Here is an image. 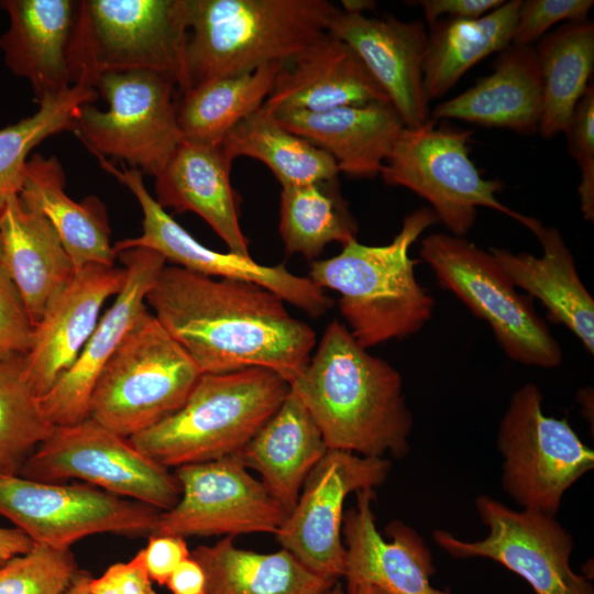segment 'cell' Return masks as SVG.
Instances as JSON below:
<instances>
[{"label":"cell","mask_w":594,"mask_h":594,"mask_svg":"<svg viewBox=\"0 0 594 594\" xmlns=\"http://www.w3.org/2000/svg\"><path fill=\"white\" fill-rule=\"evenodd\" d=\"M488 528L482 540L465 541L438 529L433 540L452 557L491 559L524 579L534 594H594L592 583L573 571L572 536L544 513L515 510L487 495L475 499Z\"/></svg>","instance_id":"obj_14"},{"label":"cell","mask_w":594,"mask_h":594,"mask_svg":"<svg viewBox=\"0 0 594 594\" xmlns=\"http://www.w3.org/2000/svg\"><path fill=\"white\" fill-rule=\"evenodd\" d=\"M391 468V460L383 457L328 449L275 534L277 541L315 574L338 581L344 574L346 557L344 502L351 493L384 484Z\"/></svg>","instance_id":"obj_16"},{"label":"cell","mask_w":594,"mask_h":594,"mask_svg":"<svg viewBox=\"0 0 594 594\" xmlns=\"http://www.w3.org/2000/svg\"><path fill=\"white\" fill-rule=\"evenodd\" d=\"M542 101L536 50L509 44L496 58L493 73L461 95L437 105L430 118L532 134L539 131Z\"/></svg>","instance_id":"obj_26"},{"label":"cell","mask_w":594,"mask_h":594,"mask_svg":"<svg viewBox=\"0 0 594 594\" xmlns=\"http://www.w3.org/2000/svg\"><path fill=\"white\" fill-rule=\"evenodd\" d=\"M569 150L576 160L581 180L578 188L581 210L587 221L594 219V85L591 84L575 106L566 130Z\"/></svg>","instance_id":"obj_40"},{"label":"cell","mask_w":594,"mask_h":594,"mask_svg":"<svg viewBox=\"0 0 594 594\" xmlns=\"http://www.w3.org/2000/svg\"><path fill=\"white\" fill-rule=\"evenodd\" d=\"M127 276L120 292L74 364L41 397L42 407L54 426L77 424L89 417V399L96 381L141 314L146 295L166 260L155 251L133 248L117 253Z\"/></svg>","instance_id":"obj_18"},{"label":"cell","mask_w":594,"mask_h":594,"mask_svg":"<svg viewBox=\"0 0 594 594\" xmlns=\"http://www.w3.org/2000/svg\"><path fill=\"white\" fill-rule=\"evenodd\" d=\"M176 87L172 77L155 72L106 73L94 88L108 109L81 105L70 131L96 156H111L155 176L183 141Z\"/></svg>","instance_id":"obj_10"},{"label":"cell","mask_w":594,"mask_h":594,"mask_svg":"<svg viewBox=\"0 0 594 594\" xmlns=\"http://www.w3.org/2000/svg\"><path fill=\"white\" fill-rule=\"evenodd\" d=\"M232 160L221 145L182 141L155 177V200L202 218L230 252L251 256L240 226V196L231 185Z\"/></svg>","instance_id":"obj_24"},{"label":"cell","mask_w":594,"mask_h":594,"mask_svg":"<svg viewBox=\"0 0 594 594\" xmlns=\"http://www.w3.org/2000/svg\"><path fill=\"white\" fill-rule=\"evenodd\" d=\"M327 451L319 428L290 389L275 414L235 457L248 470L260 474L266 491L289 513L308 475Z\"/></svg>","instance_id":"obj_29"},{"label":"cell","mask_w":594,"mask_h":594,"mask_svg":"<svg viewBox=\"0 0 594 594\" xmlns=\"http://www.w3.org/2000/svg\"><path fill=\"white\" fill-rule=\"evenodd\" d=\"M92 575L79 570L69 586L63 592V594H90L89 583Z\"/></svg>","instance_id":"obj_48"},{"label":"cell","mask_w":594,"mask_h":594,"mask_svg":"<svg viewBox=\"0 0 594 594\" xmlns=\"http://www.w3.org/2000/svg\"><path fill=\"white\" fill-rule=\"evenodd\" d=\"M497 448L504 458L501 484L522 509L556 516L565 492L594 466V451L565 418L542 411V394L526 383L510 397Z\"/></svg>","instance_id":"obj_11"},{"label":"cell","mask_w":594,"mask_h":594,"mask_svg":"<svg viewBox=\"0 0 594 594\" xmlns=\"http://www.w3.org/2000/svg\"><path fill=\"white\" fill-rule=\"evenodd\" d=\"M33 328L13 282L0 264V361L24 356Z\"/></svg>","instance_id":"obj_42"},{"label":"cell","mask_w":594,"mask_h":594,"mask_svg":"<svg viewBox=\"0 0 594 594\" xmlns=\"http://www.w3.org/2000/svg\"><path fill=\"white\" fill-rule=\"evenodd\" d=\"M391 102L358 54L329 32L278 70L262 108L321 112Z\"/></svg>","instance_id":"obj_23"},{"label":"cell","mask_w":594,"mask_h":594,"mask_svg":"<svg viewBox=\"0 0 594 594\" xmlns=\"http://www.w3.org/2000/svg\"><path fill=\"white\" fill-rule=\"evenodd\" d=\"M437 222L431 208H419L404 217L388 244L353 240L339 254L311 262L308 278L339 294L340 312L362 348L415 334L431 319L435 300L416 278L409 249Z\"/></svg>","instance_id":"obj_3"},{"label":"cell","mask_w":594,"mask_h":594,"mask_svg":"<svg viewBox=\"0 0 594 594\" xmlns=\"http://www.w3.org/2000/svg\"><path fill=\"white\" fill-rule=\"evenodd\" d=\"M322 594H346L342 585L337 581Z\"/></svg>","instance_id":"obj_51"},{"label":"cell","mask_w":594,"mask_h":594,"mask_svg":"<svg viewBox=\"0 0 594 594\" xmlns=\"http://www.w3.org/2000/svg\"><path fill=\"white\" fill-rule=\"evenodd\" d=\"M278 230L287 253L312 262L328 244L356 240L359 229L336 177L282 187Z\"/></svg>","instance_id":"obj_36"},{"label":"cell","mask_w":594,"mask_h":594,"mask_svg":"<svg viewBox=\"0 0 594 594\" xmlns=\"http://www.w3.org/2000/svg\"><path fill=\"white\" fill-rule=\"evenodd\" d=\"M503 0H422L419 6L424 9L429 26L442 15L449 19H476L485 15L503 4Z\"/></svg>","instance_id":"obj_44"},{"label":"cell","mask_w":594,"mask_h":594,"mask_svg":"<svg viewBox=\"0 0 594 594\" xmlns=\"http://www.w3.org/2000/svg\"><path fill=\"white\" fill-rule=\"evenodd\" d=\"M542 79L539 132L551 139L566 132L575 106L588 87L594 67V24L568 21L535 48Z\"/></svg>","instance_id":"obj_34"},{"label":"cell","mask_w":594,"mask_h":594,"mask_svg":"<svg viewBox=\"0 0 594 594\" xmlns=\"http://www.w3.org/2000/svg\"><path fill=\"white\" fill-rule=\"evenodd\" d=\"M282 66L266 64L180 92L177 123L183 141L221 145L241 121L262 108Z\"/></svg>","instance_id":"obj_33"},{"label":"cell","mask_w":594,"mask_h":594,"mask_svg":"<svg viewBox=\"0 0 594 594\" xmlns=\"http://www.w3.org/2000/svg\"><path fill=\"white\" fill-rule=\"evenodd\" d=\"M78 571L70 549L34 543L0 566V594H63Z\"/></svg>","instance_id":"obj_39"},{"label":"cell","mask_w":594,"mask_h":594,"mask_svg":"<svg viewBox=\"0 0 594 594\" xmlns=\"http://www.w3.org/2000/svg\"><path fill=\"white\" fill-rule=\"evenodd\" d=\"M65 180L56 156L34 154L28 160L19 198L47 219L76 270L114 266L117 253L105 206L92 196L73 200L65 191Z\"/></svg>","instance_id":"obj_30"},{"label":"cell","mask_w":594,"mask_h":594,"mask_svg":"<svg viewBox=\"0 0 594 594\" xmlns=\"http://www.w3.org/2000/svg\"><path fill=\"white\" fill-rule=\"evenodd\" d=\"M342 6L343 11L362 13L364 10L375 7V2L369 0H344L342 1Z\"/></svg>","instance_id":"obj_49"},{"label":"cell","mask_w":594,"mask_h":594,"mask_svg":"<svg viewBox=\"0 0 594 594\" xmlns=\"http://www.w3.org/2000/svg\"><path fill=\"white\" fill-rule=\"evenodd\" d=\"M289 391L284 378L263 367L202 373L179 409L129 440L167 469L235 455Z\"/></svg>","instance_id":"obj_5"},{"label":"cell","mask_w":594,"mask_h":594,"mask_svg":"<svg viewBox=\"0 0 594 594\" xmlns=\"http://www.w3.org/2000/svg\"><path fill=\"white\" fill-rule=\"evenodd\" d=\"M221 146L232 161L246 156L264 163L282 187L328 180L340 173L329 154L282 127L263 108L241 121Z\"/></svg>","instance_id":"obj_35"},{"label":"cell","mask_w":594,"mask_h":594,"mask_svg":"<svg viewBox=\"0 0 594 594\" xmlns=\"http://www.w3.org/2000/svg\"><path fill=\"white\" fill-rule=\"evenodd\" d=\"M374 490L356 492V504L343 515L346 584H371L388 594H452L431 584L433 559L422 537L403 521H392L386 541L372 510Z\"/></svg>","instance_id":"obj_21"},{"label":"cell","mask_w":594,"mask_h":594,"mask_svg":"<svg viewBox=\"0 0 594 594\" xmlns=\"http://www.w3.org/2000/svg\"><path fill=\"white\" fill-rule=\"evenodd\" d=\"M187 0H80L72 46L73 84L106 73L148 70L186 87Z\"/></svg>","instance_id":"obj_6"},{"label":"cell","mask_w":594,"mask_h":594,"mask_svg":"<svg viewBox=\"0 0 594 594\" xmlns=\"http://www.w3.org/2000/svg\"><path fill=\"white\" fill-rule=\"evenodd\" d=\"M346 594H388L377 586L371 584H346Z\"/></svg>","instance_id":"obj_50"},{"label":"cell","mask_w":594,"mask_h":594,"mask_svg":"<svg viewBox=\"0 0 594 594\" xmlns=\"http://www.w3.org/2000/svg\"><path fill=\"white\" fill-rule=\"evenodd\" d=\"M338 10L327 0H187L184 91L293 61L328 33Z\"/></svg>","instance_id":"obj_4"},{"label":"cell","mask_w":594,"mask_h":594,"mask_svg":"<svg viewBox=\"0 0 594 594\" xmlns=\"http://www.w3.org/2000/svg\"><path fill=\"white\" fill-rule=\"evenodd\" d=\"M272 114L282 127L329 154L339 172L358 178L380 175L405 128L391 102Z\"/></svg>","instance_id":"obj_25"},{"label":"cell","mask_w":594,"mask_h":594,"mask_svg":"<svg viewBox=\"0 0 594 594\" xmlns=\"http://www.w3.org/2000/svg\"><path fill=\"white\" fill-rule=\"evenodd\" d=\"M0 264H1V244H0Z\"/></svg>","instance_id":"obj_52"},{"label":"cell","mask_w":594,"mask_h":594,"mask_svg":"<svg viewBox=\"0 0 594 594\" xmlns=\"http://www.w3.org/2000/svg\"><path fill=\"white\" fill-rule=\"evenodd\" d=\"M0 244L1 264L35 326L76 268L47 219L19 196L0 210Z\"/></svg>","instance_id":"obj_28"},{"label":"cell","mask_w":594,"mask_h":594,"mask_svg":"<svg viewBox=\"0 0 594 594\" xmlns=\"http://www.w3.org/2000/svg\"><path fill=\"white\" fill-rule=\"evenodd\" d=\"M165 585L172 594H207L205 572L191 556L174 570Z\"/></svg>","instance_id":"obj_46"},{"label":"cell","mask_w":594,"mask_h":594,"mask_svg":"<svg viewBox=\"0 0 594 594\" xmlns=\"http://www.w3.org/2000/svg\"><path fill=\"white\" fill-rule=\"evenodd\" d=\"M328 32L358 54L386 92L405 128H417L430 118L422 84L428 41L422 21L373 19L339 9Z\"/></svg>","instance_id":"obj_20"},{"label":"cell","mask_w":594,"mask_h":594,"mask_svg":"<svg viewBox=\"0 0 594 594\" xmlns=\"http://www.w3.org/2000/svg\"><path fill=\"white\" fill-rule=\"evenodd\" d=\"M97 158L106 172L132 193L143 213L141 234L116 242V253L133 248L148 249L161 254L166 262L190 272L264 287L310 317L323 316L333 306V300L323 289L308 277L290 273L284 264L262 265L251 256L205 246L157 204L146 189L139 169L124 165L119 168L106 157Z\"/></svg>","instance_id":"obj_15"},{"label":"cell","mask_w":594,"mask_h":594,"mask_svg":"<svg viewBox=\"0 0 594 594\" xmlns=\"http://www.w3.org/2000/svg\"><path fill=\"white\" fill-rule=\"evenodd\" d=\"M162 510L90 484L0 476V516L34 543L70 549L97 534L151 536Z\"/></svg>","instance_id":"obj_13"},{"label":"cell","mask_w":594,"mask_h":594,"mask_svg":"<svg viewBox=\"0 0 594 594\" xmlns=\"http://www.w3.org/2000/svg\"><path fill=\"white\" fill-rule=\"evenodd\" d=\"M289 386L328 449L383 458L408 453L414 417L399 372L370 354L338 320L328 324L306 369Z\"/></svg>","instance_id":"obj_2"},{"label":"cell","mask_w":594,"mask_h":594,"mask_svg":"<svg viewBox=\"0 0 594 594\" xmlns=\"http://www.w3.org/2000/svg\"><path fill=\"white\" fill-rule=\"evenodd\" d=\"M201 374L146 308L100 372L89 418L130 438L179 409Z\"/></svg>","instance_id":"obj_7"},{"label":"cell","mask_w":594,"mask_h":594,"mask_svg":"<svg viewBox=\"0 0 594 594\" xmlns=\"http://www.w3.org/2000/svg\"><path fill=\"white\" fill-rule=\"evenodd\" d=\"M420 256L442 288L488 323L509 359L544 369L561 364V346L534 308L532 298L517 293L491 252L464 237L432 233L421 240Z\"/></svg>","instance_id":"obj_8"},{"label":"cell","mask_w":594,"mask_h":594,"mask_svg":"<svg viewBox=\"0 0 594 594\" xmlns=\"http://www.w3.org/2000/svg\"><path fill=\"white\" fill-rule=\"evenodd\" d=\"M258 285L165 266L146 304L201 373L249 367L273 371L292 384L316 345L310 326Z\"/></svg>","instance_id":"obj_1"},{"label":"cell","mask_w":594,"mask_h":594,"mask_svg":"<svg viewBox=\"0 0 594 594\" xmlns=\"http://www.w3.org/2000/svg\"><path fill=\"white\" fill-rule=\"evenodd\" d=\"M106 572L113 580L118 594H156L140 550L128 562L111 564Z\"/></svg>","instance_id":"obj_45"},{"label":"cell","mask_w":594,"mask_h":594,"mask_svg":"<svg viewBox=\"0 0 594 594\" xmlns=\"http://www.w3.org/2000/svg\"><path fill=\"white\" fill-rule=\"evenodd\" d=\"M520 0L476 19H440L430 25L422 61L425 95L443 96L475 64L512 44Z\"/></svg>","instance_id":"obj_32"},{"label":"cell","mask_w":594,"mask_h":594,"mask_svg":"<svg viewBox=\"0 0 594 594\" xmlns=\"http://www.w3.org/2000/svg\"><path fill=\"white\" fill-rule=\"evenodd\" d=\"M98 96L92 87L74 85L41 100L32 116L0 129V210L19 196L32 148L51 135L70 131L80 106L92 103Z\"/></svg>","instance_id":"obj_37"},{"label":"cell","mask_w":594,"mask_h":594,"mask_svg":"<svg viewBox=\"0 0 594 594\" xmlns=\"http://www.w3.org/2000/svg\"><path fill=\"white\" fill-rule=\"evenodd\" d=\"M142 553L150 579L158 585H165L174 570L190 557L185 538L170 535H151Z\"/></svg>","instance_id":"obj_43"},{"label":"cell","mask_w":594,"mask_h":594,"mask_svg":"<svg viewBox=\"0 0 594 594\" xmlns=\"http://www.w3.org/2000/svg\"><path fill=\"white\" fill-rule=\"evenodd\" d=\"M174 475L179 498L162 512L153 535L233 538L276 534L288 515L235 455L182 465Z\"/></svg>","instance_id":"obj_17"},{"label":"cell","mask_w":594,"mask_h":594,"mask_svg":"<svg viewBox=\"0 0 594 594\" xmlns=\"http://www.w3.org/2000/svg\"><path fill=\"white\" fill-rule=\"evenodd\" d=\"M124 267L87 265L50 302L23 356L25 375L42 397L74 364L95 330L103 304L125 282Z\"/></svg>","instance_id":"obj_19"},{"label":"cell","mask_w":594,"mask_h":594,"mask_svg":"<svg viewBox=\"0 0 594 594\" xmlns=\"http://www.w3.org/2000/svg\"><path fill=\"white\" fill-rule=\"evenodd\" d=\"M531 232L542 254L513 253L503 248L490 252L516 287L537 298L549 318L565 326L594 353V300L578 273L574 257L560 231L538 221Z\"/></svg>","instance_id":"obj_27"},{"label":"cell","mask_w":594,"mask_h":594,"mask_svg":"<svg viewBox=\"0 0 594 594\" xmlns=\"http://www.w3.org/2000/svg\"><path fill=\"white\" fill-rule=\"evenodd\" d=\"M19 475L38 482L80 480L162 512L170 509L180 495L178 482L167 468L141 452L129 438L89 417L55 426Z\"/></svg>","instance_id":"obj_12"},{"label":"cell","mask_w":594,"mask_h":594,"mask_svg":"<svg viewBox=\"0 0 594 594\" xmlns=\"http://www.w3.org/2000/svg\"><path fill=\"white\" fill-rule=\"evenodd\" d=\"M9 16L0 48L8 68L25 78L38 103L73 84L72 46L80 0H0Z\"/></svg>","instance_id":"obj_22"},{"label":"cell","mask_w":594,"mask_h":594,"mask_svg":"<svg viewBox=\"0 0 594 594\" xmlns=\"http://www.w3.org/2000/svg\"><path fill=\"white\" fill-rule=\"evenodd\" d=\"M593 4L592 0L521 1L512 44L530 46L558 22L585 20Z\"/></svg>","instance_id":"obj_41"},{"label":"cell","mask_w":594,"mask_h":594,"mask_svg":"<svg viewBox=\"0 0 594 594\" xmlns=\"http://www.w3.org/2000/svg\"><path fill=\"white\" fill-rule=\"evenodd\" d=\"M473 132L438 125L429 118L417 128H404L380 175L389 186L405 187L427 200L438 221L455 237L475 224L477 208L506 215L531 230L539 221L502 204L498 179L482 177L469 156Z\"/></svg>","instance_id":"obj_9"},{"label":"cell","mask_w":594,"mask_h":594,"mask_svg":"<svg viewBox=\"0 0 594 594\" xmlns=\"http://www.w3.org/2000/svg\"><path fill=\"white\" fill-rule=\"evenodd\" d=\"M190 556L205 572L207 594H322L337 582L315 574L285 549L243 550L232 537L199 546Z\"/></svg>","instance_id":"obj_31"},{"label":"cell","mask_w":594,"mask_h":594,"mask_svg":"<svg viewBox=\"0 0 594 594\" xmlns=\"http://www.w3.org/2000/svg\"><path fill=\"white\" fill-rule=\"evenodd\" d=\"M34 542L16 527H0V566L11 558L28 552Z\"/></svg>","instance_id":"obj_47"},{"label":"cell","mask_w":594,"mask_h":594,"mask_svg":"<svg viewBox=\"0 0 594 594\" xmlns=\"http://www.w3.org/2000/svg\"><path fill=\"white\" fill-rule=\"evenodd\" d=\"M54 427L25 375L23 356L0 361V476L19 475Z\"/></svg>","instance_id":"obj_38"}]
</instances>
